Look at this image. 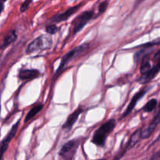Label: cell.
I'll use <instances>...</instances> for the list:
<instances>
[{
    "instance_id": "obj_18",
    "label": "cell",
    "mask_w": 160,
    "mask_h": 160,
    "mask_svg": "<svg viewBox=\"0 0 160 160\" xmlns=\"http://www.w3.org/2000/svg\"><path fill=\"white\" fill-rule=\"evenodd\" d=\"M45 31H46V32L48 33V34H54L57 32L58 28L56 24H50L46 27Z\"/></svg>"
},
{
    "instance_id": "obj_8",
    "label": "cell",
    "mask_w": 160,
    "mask_h": 160,
    "mask_svg": "<svg viewBox=\"0 0 160 160\" xmlns=\"http://www.w3.org/2000/svg\"><path fill=\"white\" fill-rule=\"evenodd\" d=\"M82 6V3L79 5H77V6H73V7L69 8L67 10H66L65 12H62V13L57 14V15L54 16L50 20L51 23H60V22L65 21V20H68L70 17H71L73 14H74L79 9V8Z\"/></svg>"
},
{
    "instance_id": "obj_25",
    "label": "cell",
    "mask_w": 160,
    "mask_h": 160,
    "mask_svg": "<svg viewBox=\"0 0 160 160\" xmlns=\"http://www.w3.org/2000/svg\"><path fill=\"white\" fill-rule=\"evenodd\" d=\"M98 160H106V159H98Z\"/></svg>"
},
{
    "instance_id": "obj_2",
    "label": "cell",
    "mask_w": 160,
    "mask_h": 160,
    "mask_svg": "<svg viewBox=\"0 0 160 160\" xmlns=\"http://www.w3.org/2000/svg\"><path fill=\"white\" fill-rule=\"evenodd\" d=\"M52 45V40L49 35H41L33 40L27 48V54H31L39 50H45L49 48Z\"/></svg>"
},
{
    "instance_id": "obj_19",
    "label": "cell",
    "mask_w": 160,
    "mask_h": 160,
    "mask_svg": "<svg viewBox=\"0 0 160 160\" xmlns=\"http://www.w3.org/2000/svg\"><path fill=\"white\" fill-rule=\"evenodd\" d=\"M31 2H32V0H25L23 2V4L21 5V6H20V12H23L24 11H26L28 9V7H29Z\"/></svg>"
},
{
    "instance_id": "obj_4",
    "label": "cell",
    "mask_w": 160,
    "mask_h": 160,
    "mask_svg": "<svg viewBox=\"0 0 160 160\" xmlns=\"http://www.w3.org/2000/svg\"><path fill=\"white\" fill-rule=\"evenodd\" d=\"M80 145L79 138L73 139L65 144L59 151V155L62 160H73L77 149Z\"/></svg>"
},
{
    "instance_id": "obj_12",
    "label": "cell",
    "mask_w": 160,
    "mask_h": 160,
    "mask_svg": "<svg viewBox=\"0 0 160 160\" xmlns=\"http://www.w3.org/2000/svg\"><path fill=\"white\" fill-rule=\"evenodd\" d=\"M159 69L160 64L159 62H157L156 66H154L152 68H151L149 71L147 72L145 74L142 75V78L139 79V83H141V84H147V83L150 82L159 73Z\"/></svg>"
},
{
    "instance_id": "obj_7",
    "label": "cell",
    "mask_w": 160,
    "mask_h": 160,
    "mask_svg": "<svg viewBox=\"0 0 160 160\" xmlns=\"http://www.w3.org/2000/svg\"><path fill=\"white\" fill-rule=\"evenodd\" d=\"M19 125H20V120H19L15 124H13V126L11 128L10 131L8 133L7 135L6 136V138H5L2 140V142H1V145H0V154H1L2 156L4 154V152L8 148L9 142H10L12 140V138L15 137L16 134H17V130H18Z\"/></svg>"
},
{
    "instance_id": "obj_13",
    "label": "cell",
    "mask_w": 160,
    "mask_h": 160,
    "mask_svg": "<svg viewBox=\"0 0 160 160\" xmlns=\"http://www.w3.org/2000/svg\"><path fill=\"white\" fill-rule=\"evenodd\" d=\"M40 75V72L38 70H21L19 73V78L22 81L25 80H31L38 78Z\"/></svg>"
},
{
    "instance_id": "obj_21",
    "label": "cell",
    "mask_w": 160,
    "mask_h": 160,
    "mask_svg": "<svg viewBox=\"0 0 160 160\" xmlns=\"http://www.w3.org/2000/svg\"><path fill=\"white\" fill-rule=\"evenodd\" d=\"M150 160H159V152H157L150 159Z\"/></svg>"
},
{
    "instance_id": "obj_1",
    "label": "cell",
    "mask_w": 160,
    "mask_h": 160,
    "mask_svg": "<svg viewBox=\"0 0 160 160\" xmlns=\"http://www.w3.org/2000/svg\"><path fill=\"white\" fill-rule=\"evenodd\" d=\"M116 127L115 120H109L101 125L98 129L94 133L92 138V143L99 147H103L106 144V141L107 139L109 134L112 132Z\"/></svg>"
},
{
    "instance_id": "obj_20",
    "label": "cell",
    "mask_w": 160,
    "mask_h": 160,
    "mask_svg": "<svg viewBox=\"0 0 160 160\" xmlns=\"http://www.w3.org/2000/svg\"><path fill=\"white\" fill-rule=\"evenodd\" d=\"M107 6H108V2L106 1L102 2L100 3L99 6H98V12H99V13H102V12H104L105 11H106V8H107Z\"/></svg>"
},
{
    "instance_id": "obj_6",
    "label": "cell",
    "mask_w": 160,
    "mask_h": 160,
    "mask_svg": "<svg viewBox=\"0 0 160 160\" xmlns=\"http://www.w3.org/2000/svg\"><path fill=\"white\" fill-rule=\"evenodd\" d=\"M141 138H142V129H138L135 132L133 133L132 135L130 137L129 141H128V144H127L126 147H125V148L123 149V151L122 152H120L119 155H117L113 160L120 159V158H121L122 156H123V155H124L128 150H131V148L140 141Z\"/></svg>"
},
{
    "instance_id": "obj_23",
    "label": "cell",
    "mask_w": 160,
    "mask_h": 160,
    "mask_svg": "<svg viewBox=\"0 0 160 160\" xmlns=\"http://www.w3.org/2000/svg\"><path fill=\"white\" fill-rule=\"evenodd\" d=\"M2 156L1 154H0V160H1V159H2Z\"/></svg>"
},
{
    "instance_id": "obj_3",
    "label": "cell",
    "mask_w": 160,
    "mask_h": 160,
    "mask_svg": "<svg viewBox=\"0 0 160 160\" xmlns=\"http://www.w3.org/2000/svg\"><path fill=\"white\" fill-rule=\"evenodd\" d=\"M89 46H90V45H89L88 43H84L82 44V45L74 48L73 49L70 50L69 52H67V54L64 55V56L62 58V59H61L59 68L56 70V73H58L59 71H61L69 62H70L72 60L76 59L77 57H78L79 56L82 55L84 52L87 51V50L88 49Z\"/></svg>"
},
{
    "instance_id": "obj_10",
    "label": "cell",
    "mask_w": 160,
    "mask_h": 160,
    "mask_svg": "<svg viewBox=\"0 0 160 160\" xmlns=\"http://www.w3.org/2000/svg\"><path fill=\"white\" fill-rule=\"evenodd\" d=\"M146 92H147V89H142V90H140L138 92V93H136L135 95H134V97H133L132 99H131V102L129 103L128 108H127L126 110L124 111V112L123 113V115L121 116V118L120 119L124 118V117H126L127 116H128L131 112H132V110L134 109V108L135 107V106H136V104L138 103V102L139 99H141V98H142V97L145 95Z\"/></svg>"
},
{
    "instance_id": "obj_15",
    "label": "cell",
    "mask_w": 160,
    "mask_h": 160,
    "mask_svg": "<svg viewBox=\"0 0 160 160\" xmlns=\"http://www.w3.org/2000/svg\"><path fill=\"white\" fill-rule=\"evenodd\" d=\"M43 107H44L43 104H38V105H36V106H34V107H33L32 109H31V110L28 112L27 116L25 117L24 123H27V122L29 121V120H31L32 118H34L36 115H38V114L39 113V112H41V110L43 109Z\"/></svg>"
},
{
    "instance_id": "obj_24",
    "label": "cell",
    "mask_w": 160,
    "mask_h": 160,
    "mask_svg": "<svg viewBox=\"0 0 160 160\" xmlns=\"http://www.w3.org/2000/svg\"><path fill=\"white\" fill-rule=\"evenodd\" d=\"M0 1H6V0H0Z\"/></svg>"
},
{
    "instance_id": "obj_11",
    "label": "cell",
    "mask_w": 160,
    "mask_h": 160,
    "mask_svg": "<svg viewBox=\"0 0 160 160\" xmlns=\"http://www.w3.org/2000/svg\"><path fill=\"white\" fill-rule=\"evenodd\" d=\"M84 112V109L82 107H78L74 112H72L70 116L68 117L67 120H66V122L64 123V124L62 125V129L66 130H70L73 126L74 125V123H76L77 120H78V117L81 115L82 112Z\"/></svg>"
},
{
    "instance_id": "obj_14",
    "label": "cell",
    "mask_w": 160,
    "mask_h": 160,
    "mask_svg": "<svg viewBox=\"0 0 160 160\" xmlns=\"http://www.w3.org/2000/svg\"><path fill=\"white\" fill-rule=\"evenodd\" d=\"M17 38V33H16L15 31H11L5 36V38H3L2 43L1 46H0V48L1 49H4L6 47H8L9 45H10L11 44L13 43Z\"/></svg>"
},
{
    "instance_id": "obj_17",
    "label": "cell",
    "mask_w": 160,
    "mask_h": 160,
    "mask_svg": "<svg viewBox=\"0 0 160 160\" xmlns=\"http://www.w3.org/2000/svg\"><path fill=\"white\" fill-rule=\"evenodd\" d=\"M158 104V101L155 98H152V99L149 100L148 102L145 104V106L143 107V111H145V112H151L152 111L156 109V106Z\"/></svg>"
},
{
    "instance_id": "obj_9",
    "label": "cell",
    "mask_w": 160,
    "mask_h": 160,
    "mask_svg": "<svg viewBox=\"0 0 160 160\" xmlns=\"http://www.w3.org/2000/svg\"><path fill=\"white\" fill-rule=\"evenodd\" d=\"M160 121V112L159 111L156 113V117L153 118V120H152L151 123H149L147 128H145V129H142V139H146L148 138L152 134V133L156 131V128L159 125Z\"/></svg>"
},
{
    "instance_id": "obj_5",
    "label": "cell",
    "mask_w": 160,
    "mask_h": 160,
    "mask_svg": "<svg viewBox=\"0 0 160 160\" xmlns=\"http://www.w3.org/2000/svg\"><path fill=\"white\" fill-rule=\"evenodd\" d=\"M93 16V11L89 10L83 12L78 17H77L73 21V23H72V28H73L72 32H73V34H76L77 33L81 31L85 27V25L92 20Z\"/></svg>"
},
{
    "instance_id": "obj_16",
    "label": "cell",
    "mask_w": 160,
    "mask_h": 160,
    "mask_svg": "<svg viewBox=\"0 0 160 160\" xmlns=\"http://www.w3.org/2000/svg\"><path fill=\"white\" fill-rule=\"evenodd\" d=\"M149 56H146V57L144 58L142 60V64H141V68H140V72L142 75L145 74L147 72L151 70V63H150L149 59H148Z\"/></svg>"
},
{
    "instance_id": "obj_22",
    "label": "cell",
    "mask_w": 160,
    "mask_h": 160,
    "mask_svg": "<svg viewBox=\"0 0 160 160\" xmlns=\"http://www.w3.org/2000/svg\"><path fill=\"white\" fill-rule=\"evenodd\" d=\"M3 9H4V5H3L2 2L0 1V14H1V12H2Z\"/></svg>"
}]
</instances>
